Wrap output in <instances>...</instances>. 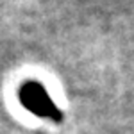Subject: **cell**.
<instances>
[{
	"label": "cell",
	"instance_id": "obj_1",
	"mask_svg": "<svg viewBox=\"0 0 134 134\" xmlns=\"http://www.w3.org/2000/svg\"><path fill=\"white\" fill-rule=\"evenodd\" d=\"M21 102L25 104L32 113L52 118V120H61L59 109L54 105L50 97L38 82H27L21 90Z\"/></svg>",
	"mask_w": 134,
	"mask_h": 134
}]
</instances>
